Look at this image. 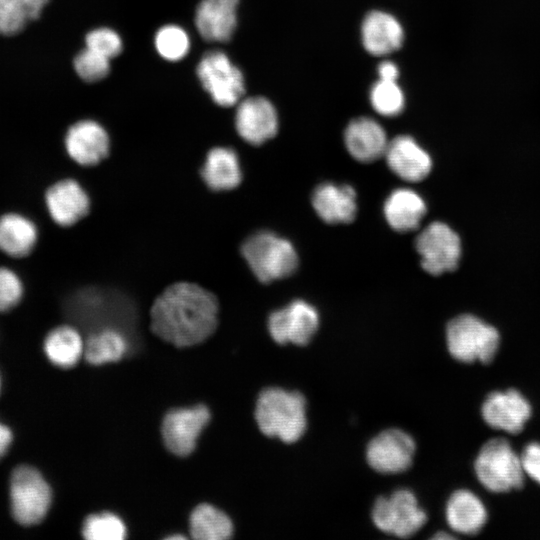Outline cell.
Masks as SVG:
<instances>
[{"label":"cell","mask_w":540,"mask_h":540,"mask_svg":"<svg viewBox=\"0 0 540 540\" xmlns=\"http://www.w3.org/2000/svg\"><path fill=\"white\" fill-rule=\"evenodd\" d=\"M475 472L480 483L489 491L504 493L524 484L520 456L504 438H493L480 449L475 460Z\"/></svg>","instance_id":"cell-4"},{"label":"cell","mask_w":540,"mask_h":540,"mask_svg":"<svg viewBox=\"0 0 540 540\" xmlns=\"http://www.w3.org/2000/svg\"><path fill=\"white\" fill-rule=\"evenodd\" d=\"M23 295V284L19 276L7 267H0V312L14 308Z\"/></svg>","instance_id":"cell-35"},{"label":"cell","mask_w":540,"mask_h":540,"mask_svg":"<svg viewBox=\"0 0 540 540\" xmlns=\"http://www.w3.org/2000/svg\"><path fill=\"white\" fill-rule=\"evenodd\" d=\"M529 401L517 390L494 391L484 400L481 413L492 428L517 434L531 416Z\"/></svg>","instance_id":"cell-13"},{"label":"cell","mask_w":540,"mask_h":540,"mask_svg":"<svg viewBox=\"0 0 540 540\" xmlns=\"http://www.w3.org/2000/svg\"><path fill=\"white\" fill-rule=\"evenodd\" d=\"M370 101L374 110L387 117L396 116L404 108V94L397 81L379 79L371 88Z\"/></svg>","instance_id":"cell-30"},{"label":"cell","mask_w":540,"mask_h":540,"mask_svg":"<svg viewBox=\"0 0 540 540\" xmlns=\"http://www.w3.org/2000/svg\"><path fill=\"white\" fill-rule=\"evenodd\" d=\"M241 253L263 283L288 277L298 267V255L291 242L269 231L249 236L241 246Z\"/></svg>","instance_id":"cell-3"},{"label":"cell","mask_w":540,"mask_h":540,"mask_svg":"<svg viewBox=\"0 0 540 540\" xmlns=\"http://www.w3.org/2000/svg\"><path fill=\"white\" fill-rule=\"evenodd\" d=\"M372 520L381 531L400 538L415 534L426 522V513L419 507L415 495L406 489L390 497H379L372 509Z\"/></svg>","instance_id":"cell-8"},{"label":"cell","mask_w":540,"mask_h":540,"mask_svg":"<svg viewBox=\"0 0 540 540\" xmlns=\"http://www.w3.org/2000/svg\"><path fill=\"white\" fill-rule=\"evenodd\" d=\"M413 438L397 428L382 431L368 444L367 462L379 473L393 474L407 470L415 453Z\"/></svg>","instance_id":"cell-11"},{"label":"cell","mask_w":540,"mask_h":540,"mask_svg":"<svg viewBox=\"0 0 540 540\" xmlns=\"http://www.w3.org/2000/svg\"><path fill=\"white\" fill-rule=\"evenodd\" d=\"M209 420L210 411L205 405L169 411L162 423L166 447L178 456H187L195 449L197 439Z\"/></svg>","instance_id":"cell-12"},{"label":"cell","mask_w":540,"mask_h":540,"mask_svg":"<svg viewBox=\"0 0 540 540\" xmlns=\"http://www.w3.org/2000/svg\"><path fill=\"white\" fill-rule=\"evenodd\" d=\"M239 0H202L195 14V25L201 37L212 42H226L237 25Z\"/></svg>","instance_id":"cell-19"},{"label":"cell","mask_w":540,"mask_h":540,"mask_svg":"<svg viewBox=\"0 0 540 540\" xmlns=\"http://www.w3.org/2000/svg\"><path fill=\"white\" fill-rule=\"evenodd\" d=\"M520 459L524 473L540 484V443L526 445Z\"/></svg>","instance_id":"cell-36"},{"label":"cell","mask_w":540,"mask_h":540,"mask_svg":"<svg viewBox=\"0 0 540 540\" xmlns=\"http://www.w3.org/2000/svg\"><path fill=\"white\" fill-rule=\"evenodd\" d=\"M197 75L203 88L219 106L237 104L245 91L242 72L222 51L204 54L197 66Z\"/></svg>","instance_id":"cell-7"},{"label":"cell","mask_w":540,"mask_h":540,"mask_svg":"<svg viewBox=\"0 0 540 540\" xmlns=\"http://www.w3.org/2000/svg\"><path fill=\"white\" fill-rule=\"evenodd\" d=\"M384 157L390 170L402 180L419 182L431 171L429 154L410 136L400 135L389 141Z\"/></svg>","instance_id":"cell-16"},{"label":"cell","mask_w":540,"mask_h":540,"mask_svg":"<svg viewBox=\"0 0 540 540\" xmlns=\"http://www.w3.org/2000/svg\"><path fill=\"white\" fill-rule=\"evenodd\" d=\"M45 203L51 218L60 226H71L87 215L88 194L73 179L56 182L45 193Z\"/></svg>","instance_id":"cell-17"},{"label":"cell","mask_w":540,"mask_h":540,"mask_svg":"<svg viewBox=\"0 0 540 540\" xmlns=\"http://www.w3.org/2000/svg\"><path fill=\"white\" fill-rule=\"evenodd\" d=\"M255 419L266 436L293 443L302 437L307 427L306 400L297 391L264 389L256 402Z\"/></svg>","instance_id":"cell-2"},{"label":"cell","mask_w":540,"mask_h":540,"mask_svg":"<svg viewBox=\"0 0 540 540\" xmlns=\"http://www.w3.org/2000/svg\"><path fill=\"white\" fill-rule=\"evenodd\" d=\"M312 206L326 223H350L357 212L356 192L349 185L323 183L312 194Z\"/></svg>","instance_id":"cell-20"},{"label":"cell","mask_w":540,"mask_h":540,"mask_svg":"<svg viewBox=\"0 0 540 540\" xmlns=\"http://www.w3.org/2000/svg\"><path fill=\"white\" fill-rule=\"evenodd\" d=\"M155 47L164 59L178 61L184 58L189 51V36L183 28L177 25H166L157 31Z\"/></svg>","instance_id":"cell-31"},{"label":"cell","mask_w":540,"mask_h":540,"mask_svg":"<svg viewBox=\"0 0 540 540\" xmlns=\"http://www.w3.org/2000/svg\"><path fill=\"white\" fill-rule=\"evenodd\" d=\"M52 493L43 476L33 467H17L10 480L11 512L21 525L40 523L46 516Z\"/></svg>","instance_id":"cell-6"},{"label":"cell","mask_w":540,"mask_h":540,"mask_svg":"<svg viewBox=\"0 0 540 540\" xmlns=\"http://www.w3.org/2000/svg\"><path fill=\"white\" fill-rule=\"evenodd\" d=\"M446 520L450 528L460 534L475 535L487 520V511L481 500L471 491L458 490L446 505Z\"/></svg>","instance_id":"cell-23"},{"label":"cell","mask_w":540,"mask_h":540,"mask_svg":"<svg viewBox=\"0 0 540 540\" xmlns=\"http://www.w3.org/2000/svg\"><path fill=\"white\" fill-rule=\"evenodd\" d=\"M219 304L209 290L191 282L168 286L153 302L151 330L177 347L203 342L218 324Z\"/></svg>","instance_id":"cell-1"},{"label":"cell","mask_w":540,"mask_h":540,"mask_svg":"<svg viewBox=\"0 0 540 540\" xmlns=\"http://www.w3.org/2000/svg\"><path fill=\"white\" fill-rule=\"evenodd\" d=\"M170 538L173 539L174 536H171ZM177 538H183V537L182 536H177Z\"/></svg>","instance_id":"cell-40"},{"label":"cell","mask_w":540,"mask_h":540,"mask_svg":"<svg viewBox=\"0 0 540 540\" xmlns=\"http://www.w3.org/2000/svg\"><path fill=\"white\" fill-rule=\"evenodd\" d=\"M383 210L390 227L406 233L417 229L427 209L418 193L409 188H399L387 197Z\"/></svg>","instance_id":"cell-22"},{"label":"cell","mask_w":540,"mask_h":540,"mask_svg":"<svg viewBox=\"0 0 540 540\" xmlns=\"http://www.w3.org/2000/svg\"><path fill=\"white\" fill-rule=\"evenodd\" d=\"M109 137L106 130L93 120L73 124L65 137V148L76 163L92 166L101 162L109 153Z\"/></svg>","instance_id":"cell-15"},{"label":"cell","mask_w":540,"mask_h":540,"mask_svg":"<svg viewBox=\"0 0 540 540\" xmlns=\"http://www.w3.org/2000/svg\"><path fill=\"white\" fill-rule=\"evenodd\" d=\"M44 351L51 363L58 367L69 368L84 354V342L74 327L63 325L47 334Z\"/></svg>","instance_id":"cell-26"},{"label":"cell","mask_w":540,"mask_h":540,"mask_svg":"<svg viewBox=\"0 0 540 540\" xmlns=\"http://www.w3.org/2000/svg\"><path fill=\"white\" fill-rule=\"evenodd\" d=\"M86 47L111 59L122 51L120 36L110 28H97L90 31L85 38Z\"/></svg>","instance_id":"cell-34"},{"label":"cell","mask_w":540,"mask_h":540,"mask_svg":"<svg viewBox=\"0 0 540 540\" xmlns=\"http://www.w3.org/2000/svg\"><path fill=\"white\" fill-rule=\"evenodd\" d=\"M48 0H0V34L14 35L39 17Z\"/></svg>","instance_id":"cell-29"},{"label":"cell","mask_w":540,"mask_h":540,"mask_svg":"<svg viewBox=\"0 0 540 540\" xmlns=\"http://www.w3.org/2000/svg\"><path fill=\"white\" fill-rule=\"evenodd\" d=\"M319 326L317 310L303 300H295L288 306L274 311L268 319V330L279 344L306 345Z\"/></svg>","instance_id":"cell-10"},{"label":"cell","mask_w":540,"mask_h":540,"mask_svg":"<svg viewBox=\"0 0 540 540\" xmlns=\"http://www.w3.org/2000/svg\"><path fill=\"white\" fill-rule=\"evenodd\" d=\"M364 48L372 55L383 56L399 49L404 32L399 21L389 13L371 11L361 26Z\"/></svg>","instance_id":"cell-21"},{"label":"cell","mask_w":540,"mask_h":540,"mask_svg":"<svg viewBox=\"0 0 540 540\" xmlns=\"http://www.w3.org/2000/svg\"><path fill=\"white\" fill-rule=\"evenodd\" d=\"M415 247L422 268L431 275H440L457 268L461 256L458 235L445 223L433 222L417 236Z\"/></svg>","instance_id":"cell-9"},{"label":"cell","mask_w":540,"mask_h":540,"mask_svg":"<svg viewBox=\"0 0 540 540\" xmlns=\"http://www.w3.org/2000/svg\"><path fill=\"white\" fill-rule=\"evenodd\" d=\"M82 534L88 540H122L125 538L126 528L118 516L100 513L85 519Z\"/></svg>","instance_id":"cell-32"},{"label":"cell","mask_w":540,"mask_h":540,"mask_svg":"<svg viewBox=\"0 0 540 540\" xmlns=\"http://www.w3.org/2000/svg\"><path fill=\"white\" fill-rule=\"evenodd\" d=\"M108 58L85 48L74 59V68L81 79L95 82L106 77L110 70Z\"/></svg>","instance_id":"cell-33"},{"label":"cell","mask_w":540,"mask_h":540,"mask_svg":"<svg viewBox=\"0 0 540 540\" xmlns=\"http://www.w3.org/2000/svg\"><path fill=\"white\" fill-rule=\"evenodd\" d=\"M13 436L10 429L0 423V459L4 457V455L7 453L11 442H12Z\"/></svg>","instance_id":"cell-38"},{"label":"cell","mask_w":540,"mask_h":540,"mask_svg":"<svg viewBox=\"0 0 540 540\" xmlns=\"http://www.w3.org/2000/svg\"><path fill=\"white\" fill-rule=\"evenodd\" d=\"M378 76L381 80L397 81L399 70L395 63L391 61H383L378 66Z\"/></svg>","instance_id":"cell-37"},{"label":"cell","mask_w":540,"mask_h":540,"mask_svg":"<svg viewBox=\"0 0 540 540\" xmlns=\"http://www.w3.org/2000/svg\"><path fill=\"white\" fill-rule=\"evenodd\" d=\"M38 230L33 221L18 213L0 217V251L14 258L27 256L34 249Z\"/></svg>","instance_id":"cell-25"},{"label":"cell","mask_w":540,"mask_h":540,"mask_svg":"<svg viewBox=\"0 0 540 540\" xmlns=\"http://www.w3.org/2000/svg\"><path fill=\"white\" fill-rule=\"evenodd\" d=\"M235 126L243 140L260 145L278 131V116L273 104L261 96L242 100L236 110Z\"/></svg>","instance_id":"cell-14"},{"label":"cell","mask_w":540,"mask_h":540,"mask_svg":"<svg viewBox=\"0 0 540 540\" xmlns=\"http://www.w3.org/2000/svg\"><path fill=\"white\" fill-rule=\"evenodd\" d=\"M128 343L124 334L115 328H103L92 333L84 342V356L95 365L121 359Z\"/></svg>","instance_id":"cell-28"},{"label":"cell","mask_w":540,"mask_h":540,"mask_svg":"<svg viewBox=\"0 0 540 540\" xmlns=\"http://www.w3.org/2000/svg\"><path fill=\"white\" fill-rule=\"evenodd\" d=\"M190 533L197 540H224L233 532L229 517L209 504L197 506L190 515Z\"/></svg>","instance_id":"cell-27"},{"label":"cell","mask_w":540,"mask_h":540,"mask_svg":"<svg viewBox=\"0 0 540 540\" xmlns=\"http://www.w3.org/2000/svg\"><path fill=\"white\" fill-rule=\"evenodd\" d=\"M434 538H435V539H439V538H444V539H445V538H448V539H451V538H453V536L450 535V534H445V533H443V532H440L439 534L435 535Z\"/></svg>","instance_id":"cell-39"},{"label":"cell","mask_w":540,"mask_h":540,"mask_svg":"<svg viewBox=\"0 0 540 540\" xmlns=\"http://www.w3.org/2000/svg\"><path fill=\"white\" fill-rule=\"evenodd\" d=\"M447 347L457 360L470 363H489L499 346V333L474 315L462 314L453 318L446 328Z\"/></svg>","instance_id":"cell-5"},{"label":"cell","mask_w":540,"mask_h":540,"mask_svg":"<svg viewBox=\"0 0 540 540\" xmlns=\"http://www.w3.org/2000/svg\"><path fill=\"white\" fill-rule=\"evenodd\" d=\"M344 143L355 160L370 163L384 156L389 141L385 130L376 120L359 117L346 127Z\"/></svg>","instance_id":"cell-18"},{"label":"cell","mask_w":540,"mask_h":540,"mask_svg":"<svg viewBox=\"0 0 540 540\" xmlns=\"http://www.w3.org/2000/svg\"><path fill=\"white\" fill-rule=\"evenodd\" d=\"M206 185L215 191L236 188L242 180V171L236 152L227 147L211 149L201 169Z\"/></svg>","instance_id":"cell-24"}]
</instances>
